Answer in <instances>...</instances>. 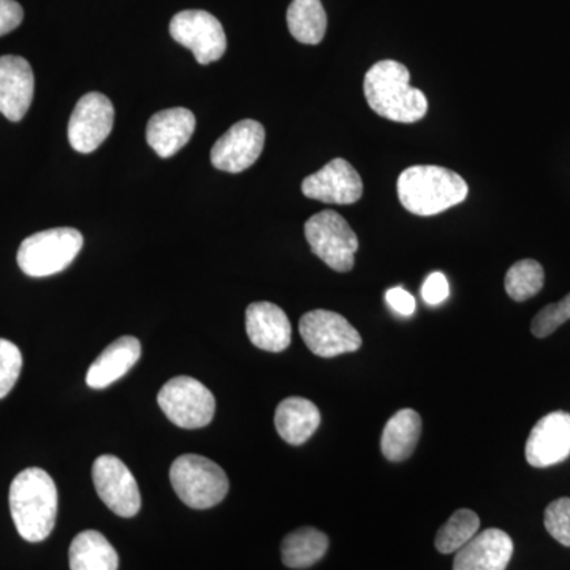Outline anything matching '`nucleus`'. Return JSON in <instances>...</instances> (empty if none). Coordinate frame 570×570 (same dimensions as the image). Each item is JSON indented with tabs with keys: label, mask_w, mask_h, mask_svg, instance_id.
Listing matches in <instances>:
<instances>
[{
	"label": "nucleus",
	"mask_w": 570,
	"mask_h": 570,
	"mask_svg": "<svg viewBox=\"0 0 570 570\" xmlns=\"http://www.w3.org/2000/svg\"><path fill=\"white\" fill-rule=\"evenodd\" d=\"M10 512L14 527L28 542H41L55 530L58 519V489L55 480L40 468H29L10 487Z\"/></svg>",
	"instance_id": "f257e3e1"
},
{
	"label": "nucleus",
	"mask_w": 570,
	"mask_h": 570,
	"mask_svg": "<svg viewBox=\"0 0 570 570\" xmlns=\"http://www.w3.org/2000/svg\"><path fill=\"white\" fill-rule=\"evenodd\" d=\"M406 66L396 61L374 63L365 75V97L376 115L390 121L412 124L425 118V94L409 85Z\"/></svg>",
	"instance_id": "f03ea898"
},
{
	"label": "nucleus",
	"mask_w": 570,
	"mask_h": 570,
	"mask_svg": "<svg viewBox=\"0 0 570 570\" xmlns=\"http://www.w3.org/2000/svg\"><path fill=\"white\" fill-rule=\"evenodd\" d=\"M469 187L455 171L438 165L406 168L397 178V197L409 213L436 216L466 200Z\"/></svg>",
	"instance_id": "7ed1b4c3"
},
{
	"label": "nucleus",
	"mask_w": 570,
	"mask_h": 570,
	"mask_svg": "<svg viewBox=\"0 0 570 570\" xmlns=\"http://www.w3.org/2000/svg\"><path fill=\"white\" fill-rule=\"evenodd\" d=\"M170 482L184 504L197 510L212 509L227 497L230 483L219 464L206 456H178L170 468Z\"/></svg>",
	"instance_id": "20e7f679"
},
{
	"label": "nucleus",
	"mask_w": 570,
	"mask_h": 570,
	"mask_svg": "<svg viewBox=\"0 0 570 570\" xmlns=\"http://www.w3.org/2000/svg\"><path fill=\"white\" fill-rule=\"evenodd\" d=\"M82 235L70 227L51 228L26 238L18 250V265L24 275L47 277L69 268L80 254Z\"/></svg>",
	"instance_id": "39448f33"
},
{
	"label": "nucleus",
	"mask_w": 570,
	"mask_h": 570,
	"mask_svg": "<svg viewBox=\"0 0 570 570\" xmlns=\"http://www.w3.org/2000/svg\"><path fill=\"white\" fill-rule=\"evenodd\" d=\"M305 235L313 253L330 268L337 273H347L354 268L358 238L341 214H314L305 224Z\"/></svg>",
	"instance_id": "423d86ee"
},
{
	"label": "nucleus",
	"mask_w": 570,
	"mask_h": 570,
	"mask_svg": "<svg viewBox=\"0 0 570 570\" xmlns=\"http://www.w3.org/2000/svg\"><path fill=\"white\" fill-rule=\"evenodd\" d=\"M157 403L171 423L184 430H198L212 423L216 414V397L197 379H170L160 389Z\"/></svg>",
	"instance_id": "0eeeda50"
},
{
	"label": "nucleus",
	"mask_w": 570,
	"mask_h": 570,
	"mask_svg": "<svg viewBox=\"0 0 570 570\" xmlns=\"http://www.w3.org/2000/svg\"><path fill=\"white\" fill-rule=\"evenodd\" d=\"M299 335L307 348L322 358H335L362 347V336L346 317L333 311L316 309L299 321Z\"/></svg>",
	"instance_id": "6e6552de"
},
{
	"label": "nucleus",
	"mask_w": 570,
	"mask_h": 570,
	"mask_svg": "<svg viewBox=\"0 0 570 570\" xmlns=\"http://www.w3.org/2000/svg\"><path fill=\"white\" fill-rule=\"evenodd\" d=\"M170 36L194 52L202 66L219 61L227 50L223 24L205 10H184L170 22Z\"/></svg>",
	"instance_id": "1a4fd4ad"
},
{
	"label": "nucleus",
	"mask_w": 570,
	"mask_h": 570,
	"mask_svg": "<svg viewBox=\"0 0 570 570\" xmlns=\"http://www.w3.org/2000/svg\"><path fill=\"white\" fill-rule=\"evenodd\" d=\"M92 482L104 504L116 515L132 519L140 512L137 479L118 456L102 455L94 461Z\"/></svg>",
	"instance_id": "9d476101"
},
{
	"label": "nucleus",
	"mask_w": 570,
	"mask_h": 570,
	"mask_svg": "<svg viewBox=\"0 0 570 570\" xmlns=\"http://www.w3.org/2000/svg\"><path fill=\"white\" fill-rule=\"evenodd\" d=\"M115 124V108L107 96L89 92L78 100L69 121V141L75 151L89 154L96 151Z\"/></svg>",
	"instance_id": "9b49d317"
},
{
	"label": "nucleus",
	"mask_w": 570,
	"mask_h": 570,
	"mask_svg": "<svg viewBox=\"0 0 570 570\" xmlns=\"http://www.w3.org/2000/svg\"><path fill=\"white\" fill-rule=\"evenodd\" d=\"M265 129L253 119L236 122L212 149V163L217 170L242 174L253 167L264 151Z\"/></svg>",
	"instance_id": "f8f14e48"
},
{
	"label": "nucleus",
	"mask_w": 570,
	"mask_h": 570,
	"mask_svg": "<svg viewBox=\"0 0 570 570\" xmlns=\"http://www.w3.org/2000/svg\"><path fill=\"white\" fill-rule=\"evenodd\" d=\"M307 198L322 204L352 205L362 198L363 181L347 160L333 159L302 184Z\"/></svg>",
	"instance_id": "ddd939ff"
},
{
	"label": "nucleus",
	"mask_w": 570,
	"mask_h": 570,
	"mask_svg": "<svg viewBox=\"0 0 570 570\" xmlns=\"http://www.w3.org/2000/svg\"><path fill=\"white\" fill-rule=\"evenodd\" d=\"M527 461L532 468H550L570 456V414L551 412L535 423L527 441Z\"/></svg>",
	"instance_id": "4468645a"
},
{
	"label": "nucleus",
	"mask_w": 570,
	"mask_h": 570,
	"mask_svg": "<svg viewBox=\"0 0 570 570\" xmlns=\"http://www.w3.org/2000/svg\"><path fill=\"white\" fill-rule=\"evenodd\" d=\"M36 78L31 63L20 56L0 58V112L11 122L21 121L31 108Z\"/></svg>",
	"instance_id": "2eb2a0df"
},
{
	"label": "nucleus",
	"mask_w": 570,
	"mask_h": 570,
	"mask_svg": "<svg viewBox=\"0 0 570 570\" xmlns=\"http://www.w3.org/2000/svg\"><path fill=\"white\" fill-rule=\"evenodd\" d=\"M513 554L508 532L491 528L478 532L463 549L456 551L453 570H505Z\"/></svg>",
	"instance_id": "dca6fc26"
},
{
	"label": "nucleus",
	"mask_w": 570,
	"mask_h": 570,
	"mask_svg": "<svg viewBox=\"0 0 570 570\" xmlns=\"http://www.w3.org/2000/svg\"><path fill=\"white\" fill-rule=\"evenodd\" d=\"M246 332L255 347L273 354L285 351L292 343V325L287 314L268 302L247 306Z\"/></svg>",
	"instance_id": "f3484780"
},
{
	"label": "nucleus",
	"mask_w": 570,
	"mask_h": 570,
	"mask_svg": "<svg viewBox=\"0 0 570 570\" xmlns=\"http://www.w3.org/2000/svg\"><path fill=\"white\" fill-rule=\"evenodd\" d=\"M195 130V116L186 108L156 112L148 122L146 140L157 156L168 159L189 142Z\"/></svg>",
	"instance_id": "a211bd4d"
},
{
	"label": "nucleus",
	"mask_w": 570,
	"mask_h": 570,
	"mask_svg": "<svg viewBox=\"0 0 570 570\" xmlns=\"http://www.w3.org/2000/svg\"><path fill=\"white\" fill-rule=\"evenodd\" d=\"M141 356V344L137 337L122 336L105 348L86 374L89 387L100 390L126 376Z\"/></svg>",
	"instance_id": "6ab92c4d"
},
{
	"label": "nucleus",
	"mask_w": 570,
	"mask_h": 570,
	"mask_svg": "<svg viewBox=\"0 0 570 570\" xmlns=\"http://www.w3.org/2000/svg\"><path fill=\"white\" fill-rule=\"evenodd\" d=\"M275 425L287 444L302 445L309 441L321 425V412L313 401L291 396L277 406Z\"/></svg>",
	"instance_id": "aec40b11"
},
{
	"label": "nucleus",
	"mask_w": 570,
	"mask_h": 570,
	"mask_svg": "<svg viewBox=\"0 0 570 570\" xmlns=\"http://www.w3.org/2000/svg\"><path fill=\"white\" fill-rule=\"evenodd\" d=\"M420 434H422V417L419 412L414 409H401L384 428L381 439L382 453L393 463L406 461L417 449Z\"/></svg>",
	"instance_id": "412c9836"
},
{
	"label": "nucleus",
	"mask_w": 570,
	"mask_h": 570,
	"mask_svg": "<svg viewBox=\"0 0 570 570\" xmlns=\"http://www.w3.org/2000/svg\"><path fill=\"white\" fill-rule=\"evenodd\" d=\"M70 570H118L119 557L102 532L82 531L71 542Z\"/></svg>",
	"instance_id": "4be33fe9"
},
{
	"label": "nucleus",
	"mask_w": 570,
	"mask_h": 570,
	"mask_svg": "<svg viewBox=\"0 0 570 570\" xmlns=\"http://www.w3.org/2000/svg\"><path fill=\"white\" fill-rule=\"evenodd\" d=\"M328 543L326 534L316 528H299L285 535L281 546V557L287 568L307 569L325 557Z\"/></svg>",
	"instance_id": "5701e85b"
},
{
	"label": "nucleus",
	"mask_w": 570,
	"mask_h": 570,
	"mask_svg": "<svg viewBox=\"0 0 570 570\" xmlns=\"http://www.w3.org/2000/svg\"><path fill=\"white\" fill-rule=\"evenodd\" d=\"M287 26L299 43H321L326 32V13L321 0H294L288 6Z\"/></svg>",
	"instance_id": "b1692460"
},
{
	"label": "nucleus",
	"mask_w": 570,
	"mask_h": 570,
	"mask_svg": "<svg viewBox=\"0 0 570 570\" xmlns=\"http://www.w3.org/2000/svg\"><path fill=\"white\" fill-rule=\"evenodd\" d=\"M480 530V519L474 510L460 509L450 517L448 523L438 531L434 546L439 553H456L469 540L474 539Z\"/></svg>",
	"instance_id": "393cba45"
},
{
	"label": "nucleus",
	"mask_w": 570,
	"mask_h": 570,
	"mask_svg": "<svg viewBox=\"0 0 570 570\" xmlns=\"http://www.w3.org/2000/svg\"><path fill=\"white\" fill-rule=\"evenodd\" d=\"M504 284L505 292L513 302H527L542 291L546 273L539 262L527 258L510 266Z\"/></svg>",
	"instance_id": "a878e982"
},
{
	"label": "nucleus",
	"mask_w": 570,
	"mask_h": 570,
	"mask_svg": "<svg viewBox=\"0 0 570 570\" xmlns=\"http://www.w3.org/2000/svg\"><path fill=\"white\" fill-rule=\"evenodd\" d=\"M22 370V354L11 341L0 337V400L11 392Z\"/></svg>",
	"instance_id": "bb28decb"
},
{
	"label": "nucleus",
	"mask_w": 570,
	"mask_h": 570,
	"mask_svg": "<svg viewBox=\"0 0 570 570\" xmlns=\"http://www.w3.org/2000/svg\"><path fill=\"white\" fill-rule=\"evenodd\" d=\"M570 321V294L561 302L553 303L540 309L532 318L531 332L535 337H547L557 332L561 325Z\"/></svg>",
	"instance_id": "cd10ccee"
},
{
	"label": "nucleus",
	"mask_w": 570,
	"mask_h": 570,
	"mask_svg": "<svg viewBox=\"0 0 570 570\" xmlns=\"http://www.w3.org/2000/svg\"><path fill=\"white\" fill-rule=\"evenodd\" d=\"M546 530L561 546L570 547V498L551 502L543 517Z\"/></svg>",
	"instance_id": "c85d7f7f"
},
{
	"label": "nucleus",
	"mask_w": 570,
	"mask_h": 570,
	"mask_svg": "<svg viewBox=\"0 0 570 570\" xmlns=\"http://www.w3.org/2000/svg\"><path fill=\"white\" fill-rule=\"evenodd\" d=\"M422 296L425 303L431 306L445 302L449 296L448 277L442 273H433V275L428 276L422 287Z\"/></svg>",
	"instance_id": "c756f323"
},
{
	"label": "nucleus",
	"mask_w": 570,
	"mask_h": 570,
	"mask_svg": "<svg viewBox=\"0 0 570 570\" xmlns=\"http://www.w3.org/2000/svg\"><path fill=\"white\" fill-rule=\"evenodd\" d=\"M24 11L17 0H0V37L10 33L21 24Z\"/></svg>",
	"instance_id": "7c9ffc66"
},
{
	"label": "nucleus",
	"mask_w": 570,
	"mask_h": 570,
	"mask_svg": "<svg viewBox=\"0 0 570 570\" xmlns=\"http://www.w3.org/2000/svg\"><path fill=\"white\" fill-rule=\"evenodd\" d=\"M385 298H387L389 306L400 316L407 317L415 313V298L404 288H390Z\"/></svg>",
	"instance_id": "2f4dec72"
}]
</instances>
